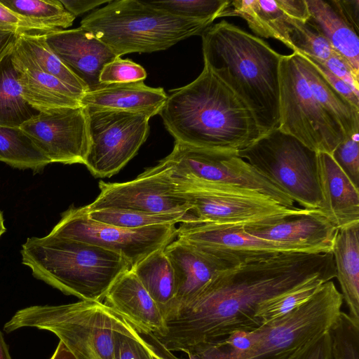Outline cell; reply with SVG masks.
<instances>
[{
    "label": "cell",
    "instance_id": "obj_1",
    "mask_svg": "<svg viewBox=\"0 0 359 359\" xmlns=\"http://www.w3.org/2000/svg\"><path fill=\"white\" fill-rule=\"evenodd\" d=\"M320 275L336 278L332 253L280 252L224 269L152 334L167 350L184 353L255 330L262 326L255 317L262 302Z\"/></svg>",
    "mask_w": 359,
    "mask_h": 359
},
{
    "label": "cell",
    "instance_id": "obj_2",
    "mask_svg": "<svg viewBox=\"0 0 359 359\" xmlns=\"http://www.w3.org/2000/svg\"><path fill=\"white\" fill-rule=\"evenodd\" d=\"M158 114L175 142L194 147L238 153L262 135L246 104L205 65L170 91Z\"/></svg>",
    "mask_w": 359,
    "mask_h": 359
},
{
    "label": "cell",
    "instance_id": "obj_3",
    "mask_svg": "<svg viewBox=\"0 0 359 359\" xmlns=\"http://www.w3.org/2000/svg\"><path fill=\"white\" fill-rule=\"evenodd\" d=\"M280 131L316 153L332 154L358 134L359 109L335 90L303 55H283L279 72Z\"/></svg>",
    "mask_w": 359,
    "mask_h": 359
},
{
    "label": "cell",
    "instance_id": "obj_4",
    "mask_svg": "<svg viewBox=\"0 0 359 359\" xmlns=\"http://www.w3.org/2000/svg\"><path fill=\"white\" fill-rule=\"evenodd\" d=\"M201 36L204 65L246 104L262 135L278 129L283 55L226 20L212 25Z\"/></svg>",
    "mask_w": 359,
    "mask_h": 359
},
{
    "label": "cell",
    "instance_id": "obj_5",
    "mask_svg": "<svg viewBox=\"0 0 359 359\" xmlns=\"http://www.w3.org/2000/svg\"><path fill=\"white\" fill-rule=\"evenodd\" d=\"M20 253L36 279L86 301L103 302L115 280L131 268L116 252L50 234L28 238Z\"/></svg>",
    "mask_w": 359,
    "mask_h": 359
},
{
    "label": "cell",
    "instance_id": "obj_6",
    "mask_svg": "<svg viewBox=\"0 0 359 359\" xmlns=\"http://www.w3.org/2000/svg\"><path fill=\"white\" fill-rule=\"evenodd\" d=\"M212 23L172 15L147 1L111 0L83 18L80 27L121 57L166 50L180 41L201 35Z\"/></svg>",
    "mask_w": 359,
    "mask_h": 359
},
{
    "label": "cell",
    "instance_id": "obj_7",
    "mask_svg": "<svg viewBox=\"0 0 359 359\" xmlns=\"http://www.w3.org/2000/svg\"><path fill=\"white\" fill-rule=\"evenodd\" d=\"M119 314L103 302L81 300L57 306H32L16 311L4 325L11 332L35 327L54 333L76 359H113L114 332Z\"/></svg>",
    "mask_w": 359,
    "mask_h": 359
},
{
    "label": "cell",
    "instance_id": "obj_8",
    "mask_svg": "<svg viewBox=\"0 0 359 359\" xmlns=\"http://www.w3.org/2000/svg\"><path fill=\"white\" fill-rule=\"evenodd\" d=\"M172 179L189 201V213L198 222L261 229L316 210L287 208L257 191L231 184Z\"/></svg>",
    "mask_w": 359,
    "mask_h": 359
},
{
    "label": "cell",
    "instance_id": "obj_9",
    "mask_svg": "<svg viewBox=\"0 0 359 359\" xmlns=\"http://www.w3.org/2000/svg\"><path fill=\"white\" fill-rule=\"evenodd\" d=\"M237 154L294 203L307 210L318 208V153L297 139L275 129Z\"/></svg>",
    "mask_w": 359,
    "mask_h": 359
},
{
    "label": "cell",
    "instance_id": "obj_10",
    "mask_svg": "<svg viewBox=\"0 0 359 359\" xmlns=\"http://www.w3.org/2000/svg\"><path fill=\"white\" fill-rule=\"evenodd\" d=\"M332 280L320 287L306 303L268 325H262L259 341L248 351L222 359H285L309 341L330 331L343 304Z\"/></svg>",
    "mask_w": 359,
    "mask_h": 359
},
{
    "label": "cell",
    "instance_id": "obj_11",
    "mask_svg": "<svg viewBox=\"0 0 359 359\" xmlns=\"http://www.w3.org/2000/svg\"><path fill=\"white\" fill-rule=\"evenodd\" d=\"M161 162L173 178L231 184L257 191L285 207H294L288 196L237 152L201 149L175 142L171 153Z\"/></svg>",
    "mask_w": 359,
    "mask_h": 359
},
{
    "label": "cell",
    "instance_id": "obj_12",
    "mask_svg": "<svg viewBox=\"0 0 359 359\" xmlns=\"http://www.w3.org/2000/svg\"><path fill=\"white\" fill-rule=\"evenodd\" d=\"M86 109L90 148L84 165L96 177H110L137 154L146 141L150 118L119 110Z\"/></svg>",
    "mask_w": 359,
    "mask_h": 359
},
{
    "label": "cell",
    "instance_id": "obj_13",
    "mask_svg": "<svg viewBox=\"0 0 359 359\" xmlns=\"http://www.w3.org/2000/svg\"><path fill=\"white\" fill-rule=\"evenodd\" d=\"M175 224L127 229L90 219L83 207H71L62 215L50 235L93 244L123 256L131 267L177 237Z\"/></svg>",
    "mask_w": 359,
    "mask_h": 359
},
{
    "label": "cell",
    "instance_id": "obj_14",
    "mask_svg": "<svg viewBox=\"0 0 359 359\" xmlns=\"http://www.w3.org/2000/svg\"><path fill=\"white\" fill-rule=\"evenodd\" d=\"M100 193L88 210L121 209L154 213L189 212L186 196L176 189L168 170L160 161L135 180L99 183Z\"/></svg>",
    "mask_w": 359,
    "mask_h": 359
},
{
    "label": "cell",
    "instance_id": "obj_15",
    "mask_svg": "<svg viewBox=\"0 0 359 359\" xmlns=\"http://www.w3.org/2000/svg\"><path fill=\"white\" fill-rule=\"evenodd\" d=\"M177 238L222 260L231 267L280 252L309 253L298 246L254 236L243 226L194 220L182 223L177 230Z\"/></svg>",
    "mask_w": 359,
    "mask_h": 359
},
{
    "label": "cell",
    "instance_id": "obj_16",
    "mask_svg": "<svg viewBox=\"0 0 359 359\" xmlns=\"http://www.w3.org/2000/svg\"><path fill=\"white\" fill-rule=\"evenodd\" d=\"M20 128L30 136L51 163L85 164L90 148L85 107L39 112Z\"/></svg>",
    "mask_w": 359,
    "mask_h": 359
},
{
    "label": "cell",
    "instance_id": "obj_17",
    "mask_svg": "<svg viewBox=\"0 0 359 359\" xmlns=\"http://www.w3.org/2000/svg\"><path fill=\"white\" fill-rule=\"evenodd\" d=\"M52 51L88 88L102 84L99 76L103 67L115 59L114 53L91 32L81 27L43 32Z\"/></svg>",
    "mask_w": 359,
    "mask_h": 359
},
{
    "label": "cell",
    "instance_id": "obj_18",
    "mask_svg": "<svg viewBox=\"0 0 359 359\" xmlns=\"http://www.w3.org/2000/svg\"><path fill=\"white\" fill-rule=\"evenodd\" d=\"M240 17L255 36L273 39L292 49L294 30L309 19L306 0H233L228 17Z\"/></svg>",
    "mask_w": 359,
    "mask_h": 359
},
{
    "label": "cell",
    "instance_id": "obj_19",
    "mask_svg": "<svg viewBox=\"0 0 359 359\" xmlns=\"http://www.w3.org/2000/svg\"><path fill=\"white\" fill-rule=\"evenodd\" d=\"M318 178L319 212L339 230L359 224V189L331 154L318 153Z\"/></svg>",
    "mask_w": 359,
    "mask_h": 359
},
{
    "label": "cell",
    "instance_id": "obj_20",
    "mask_svg": "<svg viewBox=\"0 0 359 359\" xmlns=\"http://www.w3.org/2000/svg\"><path fill=\"white\" fill-rule=\"evenodd\" d=\"M164 252L172 266L175 280L173 311L191 301L217 273L231 267L177 238L164 248Z\"/></svg>",
    "mask_w": 359,
    "mask_h": 359
},
{
    "label": "cell",
    "instance_id": "obj_21",
    "mask_svg": "<svg viewBox=\"0 0 359 359\" xmlns=\"http://www.w3.org/2000/svg\"><path fill=\"white\" fill-rule=\"evenodd\" d=\"M103 303L127 319L140 333L163 331L165 320L158 306L130 269L112 284Z\"/></svg>",
    "mask_w": 359,
    "mask_h": 359
},
{
    "label": "cell",
    "instance_id": "obj_22",
    "mask_svg": "<svg viewBox=\"0 0 359 359\" xmlns=\"http://www.w3.org/2000/svg\"><path fill=\"white\" fill-rule=\"evenodd\" d=\"M246 231L262 239L301 247L317 254L332 253L339 229L316 210L270 226Z\"/></svg>",
    "mask_w": 359,
    "mask_h": 359
},
{
    "label": "cell",
    "instance_id": "obj_23",
    "mask_svg": "<svg viewBox=\"0 0 359 359\" xmlns=\"http://www.w3.org/2000/svg\"><path fill=\"white\" fill-rule=\"evenodd\" d=\"M168 95L163 88H153L144 81L102 84L86 92L80 100L85 108L112 109L144 114H159Z\"/></svg>",
    "mask_w": 359,
    "mask_h": 359
},
{
    "label": "cell",
    "instance_id": "obj_24",
    "mask_svg": "<svg viewBox=\"0 0 359 359\" xmlns=\"http://www.w3.org/2000/svg\"><path fill=\"white\" fill-rule=\"evenodd\" d=\"M13 60L18 71L22 95L39 113L81 106V92L38 69L18 56L13 49Z\"/></svg>",
    "mask_w": 359,
    "mask_h": 359
},
{
    "label": "cell",
    "instance_id": "obj_25",
    "mask_svg": "<svg viewBox=\"0 0 359 359\" xmlns=\"http://www.w3.org/2000/svg\"><path fill=\"white\" fill-rule=\"evenodd\" d=\"M309 22L328 40L334 50L359 76L358 32L341 14L334 0H306Z\"/></svg>",
    "mask_w": 359,
    "mask_h": 359
},
{
    "label": "cell",
    "instance_id": "obj_26",
    "mask_svg": "<svg viewBox=\"0 0 359 359\" xmlns=\"http://www.w3.org/2000/svg\"><path fill=\"white\" fill-rule=\"evenodd\" d=\"M332 254L348 315L359 324V224L339 230Z\"/></svg>",
    "mask_w": 359,
    "mask_h": 359
},
{
    "label": "cell",
    "instance_id": "obj_27",
    "mask_svg": "<svg viewBox=\"0 0 359 359\" xmlns=\"http://www.w3.org/2000/svg\"><path fill=\"white\" fill-rule=\"evenodd\" d=\"M130 269L156 302L165 320L175 309L176 286L173 269L164 248L151 252Z\"/></svg>",
    "mask_w": 359,
    "mask_h": 359
},
{
    "label": "cell",
    "instance_id": "obj_28",
    "mask_svg": "<svg viewBox=\"0 0 359 359\" xmlns=\"http://www.w3.org/2000/svg\"><path fill=\"white\" fill-rule=\"evenodd\" d=\"M13 51L38 69L57 78L82 93L88 91L84 83L49 48L43 32L18 34Z\"/></svg>",
    "mask_w": 359,
    "mask_h": 359
},
{
    "label": "cell",
    "instance_id": "obj_29",
    "mask_svg": "<svg viewBox=\"0 0 359 359\" xmlns=\"http://www.w3.org/2000/svg\"><path fill=\"white\" fill-rule=\"evenodd\" d=\"M38 113L22 95L12 50L0 62V126L20 127Z\"/></svg>",
    "mask_w": 359,
    "mask_h": 359
},
{
    "label": "cell",
    "instance_id": "obj_30",
    "mask_svg": "<svg viewBox=\"0 0 359 359\" xmlns=\"http://www.w3.org/2000/svg\"><path fill=\"white\" fill-rule=\"evenodd\" d=\"M0 161L11 167L34 172L51 163L33 140L20 127L0 126Z\"/></svg>",
    "mask_w": 359,
    "mask_h": 359
},
{
    "label": "cell",
    "instance_id": "obj_31",
    "mask_svg": "<svg viewBox=\"0 0 359 359\" xmlns=\"http://www.w3.org/2000/svg\"><path fill=\"white\" fill-rule=\"evenodd\" d=\"M332 279L324 275L317 276L282 294L262 302L255 317L262 325H268L285 316L309 301L325 283Z\"/></svg>",
    "mask_w": 359,
    "mask_h": 359
},
{
    "label": "cell",
    "instance_id": "obj_32",
    "mask_svg": "<svg viewBox=\"0 0 359 359\" xmlns=\"http://www.w3.org/2000/svg\"><path fill=\"white\" fill-rule=\"evenodd\" d=\"M83 208L88 217L93 220L127 229L176 224L194 219L189 212L154 213L121 209L88 210L84 206Z\"/></svg>",
    "mask_w": 359,
    "mask_h": 359
},
{
    "label": "cell",
    "instance_id": "obj_33",
    "mask_svg": "<svg viewBox=\"0 0 359 359\" xmlns=\"http://www.w3.org/2000/svg\"><path fill=\"white\" fill-rule=\"evenodd\" d=\"M0 3L14 13L50 31L67 28L76 18L60 0H0Z\"/></svg>",
    "mask_w": 359,
    "mask_h": 359
},
{
    "label": "cell",
    "instance_id": "obj_34",
    "mask_svg": "<svg viewBox=\"0 0 359 359\" xmlns=\"http://www.w3.org/2000/svg\"><path fill=\"white\" fill-rule=\"evenodd\" d=\"M152 6L172 15L190 19L214 22L228 17L231 0H169L147 1Z\"/></svg>",
    "mask_w": 359,
    "mask_h": 359
},
{
    "label": "cell",
    "instance_id": "obj_35",
    "mask_svg": "<svg viewBox=\"0 0 359 359\" xmlns=\"http://www.w3.org/2000/svg\"><path fill=\"white\" fill-rule=\"evenodd\" d=\"M113 359H152L147 341L137 329L120 314L114 332Z\"/></svg>",
    "mask_w": 359,
    "mask_h": 359
},
{
    "label": "cell",
    "instance_id": "obj_36",
    "mask_svg": "<svg viewBox=\"0 0 359 359\" xmlns=\"http://www.w3.org/2000/svg\"><path fill=\"white\" fill-rule=\"evenodd\" d=\"M292 50L320 62L337 53L325 36L308 20L300 25L291 36Z\"/></svg>",
    "mask_w": 359,
    "mask_h": 359
},
{
    "label": "cell",
    "instance_id": "obj_37",
    "mask_svg": "<svg viewBox=\"0 0 359 359\" xmlns=\"http://www.w3.org/2000/svg\"><path fill=\"white\" fill-rule=\"evenodd\" d=\"M329 332L334 359H359V324L341 311Z\"/></svg>",
    "mask_w": 359,
    "mask_h": 359
},
{
    "label": "cell",
    "instance_id": "obj_38",
    "mask_svg": "<svg viewBox=\"0 0 359 359\" xmlns=\"http://www.w3.org/2000/svg\"><path fill=\"white\" fill-rule=\"evenodd\" d=\"M147 72L143 67L129 59L116 57L107 63L101 70V84L144 81Z\"/></svg>",
    "mask_w": 359,
    "mask_h": 359
},
{
    "label": "cell",
    "instance_id": "obj_39",
    "mask_svg": "<svg viewBox=\"0 0 359 359\" xmlns=\"http://www.w3.org/2000/svg\"><path fill=\"white\" fill-rule=\"evenodd\" d=\"M358 134L341 142L331 154L340 168L353 184L359 189V144Z\"/></svg>",
    "mask_w": 359,
    "mask_h": 359
},
{
    "label": "cell",
    "instance_id": "obj_40",
    "mask_svg": "<svg viewBox=\"0 0 359 359\" xmlns=\"http://www.w3.org/2000/svg\"><path fill=\"white\" fill-rule=\"evenodd\" d=\"M285 359H334L330 332L309 341Z\"/></svg>",
    "mask_w": 359,
    "mask_h": 359
},
{
    "label": "cell",
    "instance_id": "obj_41",
    "mask_svg": "<svg viewBox=\"0 0 359 359\" xmlns=\"http://www.w3.org/2000/svg\"><path fill=\"white\" fill-rule=\"evenodd\" d=\"M0 31L24 32H44L47 28L14 13L0 3Z\"/></svg>",
    "mask_w": 359,
    "mask_h": 359
},
{
    "label": "cell",
    "instance_id": "obj_42",
    "mask_svg": "<svg viewBox=\"0 0 359 359\" xmlns=\"http://www.w3.org/2000/svg\"><path fill=\"white\" fill-rule=\"evenodd\" d=\"M161 355L167 359H217L211 345L202 346L184 353V356L177 357L167 350L151 333L141 334Z\"/></svg>",
    "mask_w": 359,
    "mask_h": 359
},
{
    "label": "cell",
    "instance_id": "obj_43",
    "mask_svg": "<svg viewBox=\"0 0 359 359\" xmlns=\"http://www.w3.org/2000/svg\"><path fill=\"white\" fill-rule=\"evenodd\" d=\"M318 62L359 93V76L354 73L348 62L338 53H335L326 61Z\"/></svg>",
    "mask_w": 359,
    "mask_h": 359
},
{
    "label": "cell",
    "instance_id": "obj_44",
    "mask_svg": "<svg viewBox=\"0 0 359 359\" xmlns=\"http://www.w3.org/2000/svg\"><path fill=\"white\" fill-rule=\"evenodd\" d=\"M301 54V53H300ZM320 70L330 86L346 99L352 105L359 109V93L356 92L348 83L342 81L329 71L319 62L304 55Z\"/></svg>",
    "mask_w": 359,
    "mask_h": 359
},
{
    "label": "cell",
    "instance_id": "obj_45",
    "mask_svg": "<svg viewBox=\"0 0 359 359\" xmlns=\"http://www.w3.org/2000/svg\"><path fill=\"white\" fill-rule=\"evenodd\" d=\"M336 6L348 22L358 33L359 32V1L358 0H334Z\"/></svg>",
    "mask_w": 359,
    "mask_h": 359
},
{
    "label": "cell",
    "instance_id": "obj_46",
    "mask_svg": "<svg viewBox=\"0 0 359 359\" xmlns=\"http://www.w3.org/2000/svg\"><path fill=\"white\" fill-rule=\"evenodd\" d=\"M65 9L74 17L93 10L111 0H60Z\"/></svg>",
    "mask_w": 359,
    "mask_h": 359
},
{
    "label": "cell",
    "instance_id": "obj_47",
    "mask_svg": "<svg viewBox=\"0 0 359 359\" xmlns=\"http://www.w3.org/2000/svg\"><path fill=\"white\" fill-rule=\"evenodd\" d=\"M18 36L13 32L0 31V62L13 49Z\"/></svg>",
    "mask_w": 359,
    "mask_h": 359
},
{
    "label": "cell",
    "instance_id": "obj_48",
    "mask_svg": "<svg viewBox=\"0 0 359 359\" xmlns=\"http://www.w3.org/2000/svg\"><path fill=\"white\" fill-rule=\"evenodd\" d=\"M50 359H76V358L67 346L60 341Z\"/></svg>",
    "mask_w": 359,
    "mask_h": 359
},
{
    "label": "cell",
    "instance_id": "obj_49",
    "mask_svg": "<svg viewBox=\"0 0 359 359\" xmlns=\"http://www.w3.org/2000/svg\"><path fill=\"white\" fill-rule=\"evenodd\" d=\"M0 359H12L8 346L6 343L2 332L0 330Z\"/></svg>",
    "mask_w": 359,
    "mask_h": 359
},
{
    "label": "cell",
    "instance_id": "obj_50",
    "mask_svg": "<svg viewBox=\"0 0 359 359\" xmlns=\"http://www.w3.org/2000/svg\"><path fill=\"white\" fill-rule=\"evenodd\" d=\"M150 350L152 359H167L161 355L147 341Z\"/></svg>",
    "mask_w": 359,
    "mask_h": 359
},
{
    "label": "cell",
    "instance_id": "obj_51",
    "mask_svg": "<svg viewBox=\"0 0 359 359\" xmlns=\"http://www.w3.org/2000/svg\"><path fill=\"white\" fill-rule=\"evenodd\" d=\"M6 229L4 226V220L1 212L0 211V236L5 233Z\"/></svg>",
    "mask_w": 359,
    "mask_h": 359
}]
</instances>
